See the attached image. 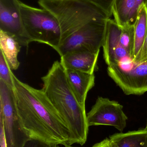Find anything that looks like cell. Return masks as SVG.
I'll return each mask as SVG.
<instances>
[{
  "instance_id": "obj_26",
  "label": "cell",
  "mask_w": 147,
  "mask_h": 147,
  "mask_svg": "<svg viewBox=\"0 0 147 147\" xmlns=\"http://www.w3.org/2000/svg\"><path fill=\"white\" fill-rule=\"evenodd\" d=\"M146 129H147V124L146 126Z\"/></svg>"
},
{
  "instance_id": "obj_5",
  "label": "cell",
  "mask_w": 147,
  "mask_h": 147,
  "mask_svg": "<svg viewBox=\"0 0 147 147\" xmlns=\"http://www.w3.org/2000/svg\"><path fill=\"white\" fill-rule=\"evenodd\" d=\"M0 121L2 123L7 147H24L32 140L18 113L14 89L0 80Z\"/></svg>"
},
{
  "instance_id": "obj_6",
  "label": "cell",
  "mask_w": 147,
  "mask_h": 147,
  "mask_svg": "<svg viewBox=\"0 0 147 147\" xmlns=\"http://www.w3.org/2000/svg\"><path fill=\"white\" fill-rule=\"evenodd\" d=\"M108 20L94 21L85 25L63 40L56 51L60 57L73 51L99 53L104 41Z\"/></svg>"
},
{
  "instance_id": "obj_3",
  "label": "cell",
  "mask_w": 147,
  "mask_h": 147,
  "mask_svg": "<svg viewBox=\"0 0 147 147\" xmlns=\"http://www.w3.org/2000/svg\"><path fill=\"white\" fill-rule=\"evenodd\" d=\"M38 3L58 20L61 31V43L86 24L110 18L101 9L85 0H39Z\"/></svg>"
},
{
  "instance_id": "obj_14",
  "label": "cell",
  "mask_w": 147,
  "mask_h": 147,
  "mask_svg": "<svg viewBox=\"0 0 147 147\" xmlns=\"http://www.w3.org/2000/svg\"><path fill=\"white\" fill-rule=\"evenodd\" d=\"M21 45L10 34L0 30V48L12 70H16L20 66L18 55Z\"/></svg>"
},
{
  "instance_id": "obj_10",
  "label": "cell",
  "mask_w": 147,
  "mask_h": 147,
  "mask_svg": "<svg viewBox=\"0 0 147 147\" xmlns=\"http://www.w3.org/2000/svg\"><path fill=\"white\" fill-rule=\"evenodd\" d=\"M122 27L114 20L108 19L102 47L104 58L108 66L120 65L132 60L129 54L120 43Z\"/></svg>"
},
{
  "instance_id": "obj_8",
  "label": "cell",
  "mask_w": 147,
  "mask_h": 147,
  "mask_svg": "<svg viewBox=\"0 0 147 147\" xmlns=\"http://www.w3.org/2000/svg\"><path fill=\"white\" fill-rule=\"evenodd\" d=\"M123 106L116 101L98 96L91 110L87 114L89 127L110 126L122 132L127 126V117Z\"/></svg>"
},
{
  "instance_id": "obj_21",
  "label": "cell",
  "mask_w": 147,
  "mask_h": 147,
  "mask_svg": "<svg viewBox=\"0 0 147 147\" xmlns=\"http://www.w3.org/2000/svg\"><path fill=\"white\" fill-rule=\"evenodd\" d=\"M56 146L47 145L39 141L32 140L28 142L24 147H55Z\"/></svg>"
},
{
  "instance_id": "obj_17",
  "label": "cell",
  "mask_w": 147,
  "mask_h": 147,
  "mask_svg": "<svg viewBox=\"0 0 147 147\" xmlns=\"http://www.w3.org/2000/svg\"><path fill=\"white\" fill-rule=\"evenodd\" d=\"M120 43L127 52L133 61L135 43L134 25H127L123 27L120 38Z\"/></svg>"
},
{
  "instance_id": "obj_19",
  "label": "cell",
  "mask_w": 147,
  "mask_h": 147,
  "mask_svg": "<svg viewBox=\"0 0 147 147\" xmlns=\"http://www.w3.org/2000/svg\"><path fill=\"white\" fill-rule=\"evenodd\" d=\"M96 6L104 11L110 17L112 14V8L114 0H85Z\"/></svg>"
},
{
  "instance_id": "obj_20",
  "label": "cell",
  "mask_w": 147,
  "mask_h": 147,
  "mask_svg": "<svg viewBox=\"0 0 147 147\" xmlns=\"http://www.w3.org/2000/svg\"><path fill=\"white\" fill-rule=\"evenodd\" d=\"M147 61V30L146 35L144 40V43L142 45V48L141 50L140 54L135 61V63H140Z\"/></svg>"
},
{
  "instance_id": "obj_22",
  "label": "cell",
  "mask_w": 147,
  "mask_h": 147,
  "mask_svg": "<svg viewBox=\"0 0 147 147\" xmlns=\"http://www.w3.org/2000/svg\"><path fill=\"white\" fill-rule=\"evenodd\" d=\"M0 146L1 147H7L3 125L1 121H0Z\"/></svg>"
},
{
  "instance_id": "obj_11",
  "label": "cell",
  "mask_w": 147,
  "mask_h": 147,
  "mask_svg": "<svg viewBox=\"0 0 147 147\" xmlns=\"http://www.w3.org/2000/svg\"><path fill=\"white\" fill-rule=\"evenodd\" d=\"M99 54L88 51H73L60 57V61L65 69L93 74L97 68Z\"/></svg>"
},
{
  "instance_id": "obj_23",
  "label": "cell",
  "mask_w": 147,
  "mask_h": 147,
  "mask_svg": "<svg viewBox=\"0 0 147 147\" xmlns=\"http://www.w3.org/2000/svg\"><path fill=\"white\" fill-rule=\"evenodd\" d=\"M105 141H106V139L103 140L101 142H99V143H96V144L94 145L92 147H101L105 143ZM64 147H75L72 146L70 145H66V146H64Z\"/></svg>"
},
{
  "instance_id": "obj_15",
  "label": "cell",
  "mask_w": 147,
  "mask_h": 147,
  "mask_svg": "<svg viewBox=\"0 0 147 147\" xmlns=\"http://www.w3.org/2000/svg\"><path fill=\"white\" fill-rule=\"evenodd\" d=\"M109 139L113 147H147V129L115 134Z\"/></svg>"
},
{
  "instance_id": "obj_12",
  "label": "cell",
  "mask_w": 147,
  "mask_h": 147,
  "mask_svg": "<svg viewBox=\"0 0 147 147\" xmlns=\"http://www.w3.org/2000/svg\"><path fill=\"white\" fill-rule=\"evenodd\" d=\"M143 6L147 8V0H114L112 8L114 20L122 27L134 25Z\"/></svg>"
},
{
  "instance_id": "obj_24",
  "label": "cell",
  "mask_w": 147,
  "mask_h": 147,
  "mask_svg": "<svg viewBox=\"0 0 147 147\" xmlns=\"http://www.w3.org/2000/svg\"><path fill=\"white\" fill-rule=\"evenodd\" d=\"M101 147H113V144H112L110 139L109 138L106 139V141H105V143Z\"/></svg>"
},
{
  "instance_id": "obj_4",
  "label": "cell",
  "mask_w": 147,
  "mask_h": 147,
  "mask_svg": "<svg viewBox=\"0 0 147 147\" xmlns=\"http://www.w3.org/2000/svg\"><path fill=\"white\" fill-rule=\"evenodd\" d=\"M23 25L33 42L46 44L56 51L61 41V31L57 19L49 11L34 7L20 1Z\"/></svg>"
},
{
  "instance_id": "obj_13",
  "label": "cell",
  "mask_w": 147,
  "mask_h": 147,
  "mask_svg": "<svg viewBox=\"0 0 147 147\" xmlns=\"http://www.w3.org/2000/svg\"><path fill=\"white\" fill-rule=\"evenodd\" d=\"M65 71L68 82L77 99L81 105L85 107L88 92L95 86L94 74L70 69H65Z\"/></svg>"
},
{
  "instance_id": "obj_18",
  "label": "cell",
  "mask_w": 147,
  "mask_h": 147,
  "mask_svg": "<svg viewBox=\"0 0 147 147\" xmlns=\"http://www.w3.org/2000/svg\"><path fill=\"white\" fill-rule=\"evenodd\" d=\"M13 72L1 51H0V80L14 89Z\"/></svg>"
},
{
  "instance_id": "obj_25",
  "label": "cell",
  "mask_w": 147,
  "mask_h": 147,
  "mask_svg": "<svg viewBox=\"0 0 147 147\" xmlns=\"http://www.w3.org/2000/svg\"><path fill=\"white\" fill-rule=\"evenodd\" d=\"M55 147H59L58 146V145H56Z\"/></svg>"
},
{
  "instance_id": "obj_2",
  "label": "cell",
  "mask_w": 147,
  "mask_h": 147,
  "mask_svg": "<svg viewBox=\"0 0 147 147\" xmlns=\"http://www.w3.org/2000/svg\"><path fill=\"white\" fill-rule=\"evenodd\" d=\"M41 80L42 91L70 129L73 144L83 146L87 141L89 127L85 107L77 99L60 61H55Z\"/></svg>"
},
{
  "instance_id": "obj_1",
  "label": "cell",
  "mask_w": 147,
  "mask_h": 147,
  "mask_svg": "<svg viewBox=\"0 0 147 147\" xmlns=\"http://www.w3.org/2000/svg\"><path fill=\"white\" fill-rule=\"evenodd\" d=\"M14 91L20 118L32 140L47 145H73L70 129L42 89L19 80L13 74Z\"/></svg>"
},
{
  "instance_id": "obj_9",
  "label": "cell",
  "mask_w": 147,
  "mask_h": 147,
  "mask_svg": "<svg viewBox=\"0 0 147 147\" xmlns=\"http://www.w3.org/2000/svg\"><path fill=\"white\" fill-rule=\"evenodd\" d=\"M0 30L14 36L21 46L33 42L23 25L19 0H0Z\"/></svg>"
},
{
  "instance_id": "obj_7",
  "label": "cell",
  "mask_w": 147,
  "mask_h": 147,
  "mask_svg": "<svg viewBox=\"0 0 147 147\" xmlns=\"http://www.w3.org/2000/svg\"><path fill=\"white\" fill-rule=\"evenodd\" d=\"M107 71L126 95H141L147 92V61L108 66Z\"/></svg>"
},
{
  "instance_id": "obj_16",
  "label": "cell",
  "mask_w": 147,
  "mask_h": 147,
  "mask_svg": "<svg viewBox=\"0 0 147 147\" xmlns=\"http://www.w3.org/2000/svg\"><path fill=\"white\" fill-rule=\"evenodd\" d=\"M134 27L135 43L133 62L138 57L144 43L147 30V8L143 6L139 11Z\"/></svg>"
}]
</instances>
